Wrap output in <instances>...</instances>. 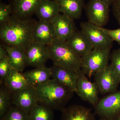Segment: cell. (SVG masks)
<instances>
[{"mask_svg":"<svg viewBox=\"0 0 120 120\" xmlns=\"http://www.w3.org/2000/svg\"><path fill=\"white\" fill-rule=\"evenodd\" d=\"M37 21L30 18L22 19L11 15L0 24V37L5 45L26 51L32 42V34Z\"/></svg>","mask_w":120,"mask_h":120,"instance_id":"1","label":"cell"},{"mask_svg":"<svg viewBox=\"0 0 120 120\" xmlns=\"http://www.w3.org/2000/svg\"><path fill=\"white\" fill-rule=\"evenodd\" d=\"M35 88L38 103L51 109L62 107L73 93L52 79Z\"/></svg>","mask_w":120,"mask_h":120,"instance_id":"2","label":"cell"},{"mask_svg":"<svg viewBox=\"0 0 120 120\" xmlns=\"http://www.w3.org/2000/svg\"><path fill=\"white\" fill-rule=\"evenodd\" d=\"M48 47L49 59L53 65L75 72L82 69V57L75 52L65 41L56 39Z\"/></svg>","mask_w":120,"mask_h":120,"instance_id":"3","label":"cell"},{"mask_svg":"<svg viewBox=\"0 0 120 120\" xmlns=\"http://www.w3.org/2000/svg\"><path fill=\"white\" fill-rule=\"evenodd\" d=\"M110 49H93L82 57L81 70L86 76H90L109 65Z\"/></svg>","mask_w":120,"mask_h":120,"instance_id":"4","label":"cell"},{"mask_svg":"<svg viewBox=\"0 0 120 120\" xmlns=\"http://www.w3.org/2000/svg\"><path fill=\"white\" fill-rule=\"evenodd\" d=\"M94 107L95 113L104 120H114L120 115V90L99 100Z\"/></svg>","mask_w":120,"mask_h":120,"instance_id":"5","label":"cell"},{"mask_svg":"<svg viewBox=\"0 0 120 120\" xmlns=\"http://www.w3.org/2000/svg\"><path fill=\"white\" fill-rule=\"evenodd\" d=\"M80 28L92 44L94 49H111L113 41L101 27L87 22L81 23Z\"/></svg>","mask_w":120,"mask_h":120,"instance_id":"6","label":"cell"},{"mask_svg":"<svg viewBox=\"0 0 120 120\" xmlns=\"http://www.w3.org/2000/svg\"><path fill=\"white\" fill-rule=\"evenodd\" d=\"M84 8L91 23L103 27L109 22V6L102 0H89Z\"/></svg>","mask_w":120,"mask_h":120,"instance_id":"7","label":"cell"},{"mask_svg":"<svg viewBox=\"0 0 120 120\" xmlns=\"http://www.w3.org/2000/svg\"><path fill=\"white\" fill-rule=\"evenodd\" d=\"M94 82L101 94H111L117 91L120 81L109 65L94 75Z\"/></svg>","mask_w":120,"mask_h":120,"instance_id":"8","label":"cell"},{"mask_svg":"<svg viewBox=\"0 0 120 120\" xmlns=\"http://www.w3.org/2000/svg\"><path fill=\"white\" fill-rule=\"evenodd\" d=\"M77 72V79L76 93L82 100L95 106L99 100V92L97 85L94 82H92L88 79L81 69Z\"/></svg>","mask_w":120,"mask_h":120,"instance_id":"9","label":"cell"},{"mask_svg":"<svg viewBox=\"0 0 120 120\" xmlns=\"http://www.w3.org/2000/svg\"><path fill=\"white\" fill-rule=\"evenodd\" d=\"M27 65L35 68L45 66L49 59L48 45L32 42L25 51Z\"/></svg>","mask_w":120,"mask_h":120,"instance_id":"10","label":"cell"},{"mask_svg":"<svg viewBox=\"0 0 120 120\" xmlns=\"http://www.w3.org/2000/svg\"><path fill=\"white\" fill-rule=\"evenodd\" d=\"M12 101L15 106L29 113L32 108L38 103L35 88L30 86L14 93Z\"/></svg>","mask_w":120,"mask_h":120,"instance_id":"11","label":"cell"},{"mask_svg":"<svg viewBox=\"0 0 120 120\" xmlns=\"http://www.w3.org/2000/svg\"><path fill=\"white\" fill-rule=\"evenodd\" d=\"M74 20L60 13L51 22L56 38L66 41L77 30Z\"/></svg>","mask_w":120,"mask_h":120,"instance_id":"12","label":"cell"},{"mask_svg":"<svg viewBox=\"0 0 120 120\" xmlns=\"http://www.w3.org/2000/svg\"><path fill=\"white\" fill-rule=\"evenodd\" d=\"M56 38L51 22L40 20L37 22L32 34V42L49 45Z\"/></svg>","mask_w":120,"mask_h":120,"instance_id":"13","label":"cell"},{"mask_svg":"<svg viewBox=\"0 0 120 120\" xmlns=\"http://www.w3.org/2000/svg\"><path fill=\"white\" fill-rule=\"evenodd\" d=\"M52 79L72 92H76L77 72L53 65L51 68Z\"/></svg>","mask_w":120,"mask_h":120,"instance_id":"14","label":"cell"},{"mask_svg":"<svg viewBox=\"0 0 120 120\" xmlns=\"http://www.w3.org/2000/svg\"><path fill=\"white\" fill-rule=\"evenodd\" d=\"M65 41L82 58L94 49L90 40L81 30H76Z\"/></svg>","mask_w":120,"mask_h":120,"instance_id":"15","label":"cell"},{"mask_svg":"<svg viewBox=\"0 0 120 120\" xmlns=\"http://www.w3.org/2000/svg\"><path fill=\"white\" fill-rule=\"evenodd\" d=\"M41 0H12V15L22 19L30 18L35 14Z\"/></svg>","mask_w":120,"mask_h":120,"instance_id":"16","label":"cell"},{"mask_svg":"<svg viewBox=\"0 0 120 120\" xmlns=\"http://www.w3.org/2000/svg\"><path fill=\"white\" fill-rule=\"evenodd\" d=\"M59 5L60 13L74 20L79 19L85 7L83 0H54Z\"/></svg>","mask_w":120,"mask_h":120,"instance_id":"17","label":"cell"},{"mask_svg":"<svg viewBox=\"0 0 120 120\" xmlns=\"http://www.w3.org/2000/svg\"><path fill=\"white\" fill-rule=\"evenodd\" d=\"M60 13L59 5L54 0H41L35 14L39 20L51 22Z\"/></svg>","mask_w":120,"mask_h":120,"instance_id":"18","label":"cell"},{"mask_svg":"<svg viewBox=\"0 0 120 120\" xmlns=\"http://www.w3.org/2000/svg\"><path fill=\"white\" fill-rule=\"evenodd\" d=\"M94 115L89 108L73 105L62 110L61 120H95Z\"/></svg>","mask_w":120,"mask_h":120,"instance_id":"19","label":"cell"},{"mask_svg":"<svg viewBox=\"0 0 120 120\" xmlns=\"http://www.w3.org/2000/svg\"><path fill=\"white\" fill-rule=\"evenodd\" d=\"M30 86L35 87L45 83L52 77L51 68L45 66L36 68L23 73Z\"/></svg>","mask_w":120,"mask_h":120,"instance_id":"20","label":"cell"},{"mask_svg":"<svg viewBox=\"0 0 120 120\" xmlns=\"http://www.w3.org/2000/svg\"><path fill=\"white\" fill-rule=\"evenodd\" d=\"M4 46L8 53V60L11 67L22 72L27 65L25 50L5 45Z\"/></svg>","mask_w":120,"mask_h":120,"instance_id":"21","label":"cell"},{"mask_svg":"<svg viewBox=\"0 0 120 120\" xmlns=\"http://www.w3.org/2000/svg\"><path fill=\"white\" fill-rule=\"evenodd\" d=\"M5 83L9 91L13 94L30 86L23 74L12 68Z\"/></svg>","mask_w":120,"mask_h":120,"instance_id":"22","label":"cell"},{"mask_svg":"<svg viewBox=\"0 0 120 120\" xmlns=\"http://www.w3.org/2000/svg\"><path fill=\"white\" fill-rule=\"evenodd\" d=\"M29 114L30 120H53L52 109L42 104L35 105Z\"/></svg>","mask_w":120,"mask_h":120,"instance_id":"23","label":"cell"},{"mask_svg":"<svg viewBox=\"0 0 120 120\" xmlns=\"http://www.w3.org/2000/svg\"><path fill=\"white\" fill-rule=\"evenodd\" d=\"M2 120H30L29 113L16 106L11 107Z\"/></svg>","mask_w":120,"mask_h":120,"instance_id":"24","label":"cell"},{"mask_svg":"<svg viewBox=\"0 0 120 120\" xmlns=\"http://www.w3.org/2000/svg\"><path fill=\"white\" fill-rule=\"evenodd\" d=\"M111 63L109 64L118 78L120 83V47L110 54Z\"/></svg>","mask_w":120,"mask_h":120,"instance_id":"25","label":"cell"},{"mask_svg":"<svg viewBox=\"0 0 120 120\" xmlns=\"http://www.w3.org/2000/svg\"><path fill=\"white\" fill-rule=\"evenodd\" d=\"M9 92L7 90L1 88L0 90V116L3 117L8 111L9 103Z\"/></svg>","mask_w":120,"mask_h":120,"instance_id":"26","label":"cell"},{"mask_svg":"<svg viewBox=\"0 0 120 120\" xmlns=\"http://www.w3.org/2000/svg\"><path fill=\"white\" fill-rule=\"evenodd\" d=\"M12 69L8 59L0 60V79L1 82H5L11 74Z\"/></svg>","mask_w":120,"mask_h":120,"instance_id":"27","label":"cell"},{"mask_svg":"<svg viewBox=\"0 0 120 120\" xmlns=\"http://www.w3.org/2000/svg\"><path fill=\"white\" fill-rule=\"evenodd\" d=\"M12 15V8L11 4L4 3L0 4V24L7 21Z\"/></svg>","mask_w":120,"mask_h":120,"instance_id":"28","label":"cell"},{"mask_svg":"<svg viewBox=\"0 0 120 120\" xmlns=\"http://www.w3.org/2000/svg\"><path fill=\"white\" fill-rule=\"evenodd\" d=\"M101 29L113 41H115L120 46V28L116 30H109L101 27Z\"/></svg>","mask_w":120,"mask_h":120,"instance_id":"29","label":"cell"},{"mask_svg":"<svg viewBox=\"0 0 120 120\" xmlns=\"http://www.w3.org/2000/svg\"><path fill=\"white\" fill-rule=\"evenodd\" d=\"M112 7L114 16L120 25V0H114Z\"/></svg>","mask_w":120,"mask_h":120,"instance_id":"30","label":"cell"},{"mask_svg":"<svg viewBox=\"0 0 120 120\" xmlns=\"http://www.w3.org/2000/svg\"><path fill=\"white\" fill-rule=\"evenodd\" d=\"M8 59V53L4 45L0 46V60Z\"/></svg>","mask_w":120,"mask_h":120,"instance_id":"31","label":"cell"},{"mask_svg":"<svg viewBox=\"0 0 120 120\" xmlns=\"http://www.w3.org/2000/svg\"><path fill=\"white\" fill-rule=\"evenodd\" d=\"M102 0L105 2L110 6V5H112L114 0Z\"/></svg>","mask_w":120,"mask_h":120,"instance_id":"32","label":"cell"},{"mask_svg":"<svg viewBox=\"0 0 120 120\" xmlns=\"http://www.w3.org/2000/svg\"><path fill=\"white\" fill-rule=\"evenodd\" d=\"M114 120H120V115L118 116L117 118H116V119Z\"/></svg>","mask_w":120,"mask_h":120,"instance_id":"33","label":"cell"},{"mask_svg":"<svg viewBox=\"0 0 120 120\" xmlns=\"http://www.w3.org/2000/svg\"><path fill=\"white\" fill-rule=\"evenodd\" d=\"M102 120V119H101V118H100V120Z\"/></svg>","mask_w":120,"mask_h":120,"instance_id":"34","label":"cell"}]
</instances>
